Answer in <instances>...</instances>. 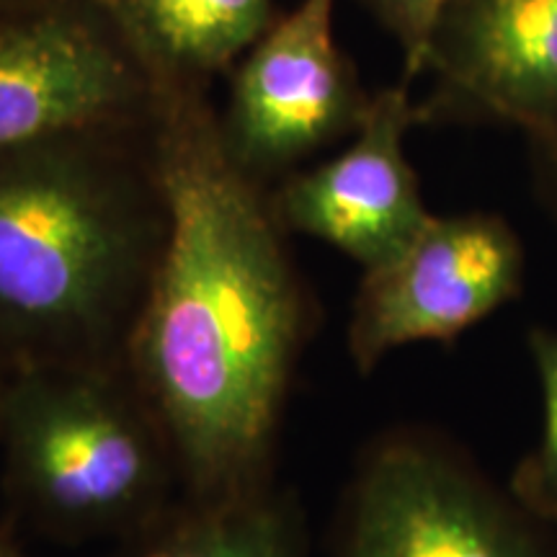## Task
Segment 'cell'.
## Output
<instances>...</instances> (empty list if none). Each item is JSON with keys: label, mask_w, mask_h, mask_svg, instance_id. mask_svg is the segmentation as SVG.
<instances>
[{"label": "cell", "mask_w": 557, "mask_h": 557, "mask_svg": "<svg viewBox=\"0 0 557 557\" xmlns=\"http://www.w3.org/2000/svg\"><path fill=\"white\" fill-rule=\"evenodd\" d=\"M150 148L169 233L124 364L169 434L181 496H235L271 483L308 295L271 186L230 158L207 83L156 78Z\"/></svg>", "instance_id": "cell-1"}, {"label": "cell", "mask_w": 557, "mask_h": 557, "mask_svg": "<svg viewBox=\"0 0 557 557\" xmlns=\"http://www.w3.org/2000/svg\"><path fill=\"white\" fill-rule=\"evenodd\" d=\"M165 233L150 122L0 148V374L124 361Z\"/></svg>", "instance_id": "cell-2"}, {"label": "cell", "mask_w": 557, "mask_h": 557, "mask_svg": "<svg viewBox=\"0 0 557 557\" xmlns=\"http://www.w3.org/2000/svg\"><path fill=\"white\" fill-rule=\"evenodd\" d=\"M0 459L11 506L62 537L139 534L181 491L169 434L124 361L9 374Z\"/></svg>", "instance_id": "cell-3"}, {"label": "cell", "mask_w": 557, "mask_h": 557, "mask_svg": "<svg viewBox=\"0 0 557 557\" xmlns=\"http://www.w3.org/2000/svg\"><path fill=\"white\" fill-rule=\"evenodd\" d=\"M540 524L449 442L403 429L357 465L336 557H557Z\"/></svg>", "instance_id": "cell-4"}, {"label": "cell", "mask_w": 557, "mask_h": 557, "mask_svg": "<svg viewBox=\"0 0 557 557\" xmlns=\"http://www.w3.org/2000/svg\"><path fill=\"white\" fill-rule=\"evenodd\" d=\"M156 78L103 0H21L0 11V148L143 127Z\"/></svg>", "instance_id": "cell-5"}, {"label": "cell", "mask_w": 557, "mask_h": 557, "mask_svg": "<svg viewBox=\"0 0 557 557\" xmlns=\"http://www.w3.org/2000/svg\"><path fill=\"white\" fill-rule=\"evenodd\" d=\"M336 0H299L230 70L218 109L230 158L263 186L302 169L364 122L372 94L333 32Z\"/></svg>", "instance_id": "cell-6"}, {"label": "cell", "mask_w": 557, "mask_h": 557, "mask_svg": "<svg viewBox=\"0 0 557 557\" xmlns=\"http://www.w3.org/2000/svg\"><path fill=\"white\" fill-rule=\"evenodd\" d=\"M524 250L504 218H431L398 259L364 271L346 346L361 374L403 346L455 341L521 292Z\"/></svg>", "instance_id": "cell-7"}, {"label": "cell", "mask_w": 557, "mask_h": 557, "mask_svg": "<svg viewBox=\"0 0 557 557\" xmlns=\"http://www.w3.org/2000/svg\"><path fill=\"white\" fill-rule=\"evenodd\" d=\"M416 124L410 83L372 94L346 150L271 186L282 227L329 243L364 271L398 259L434 218L406 156V137Z\"/></svg>", "instance_id": "cell-8"}, {"label": "cell", "mask_w": 557, "mask_h": 557, "mask_svg": "<svg viewBox=\"0 0 557 557\" xmlns=\"http://www.w3.org/2000/svg\"><path fill=\"white\" fill-rule=\"evenodd\" d=\"M418 124L557 127V0H444Z\"/></svg>", "instance_id": "cell-9"}, {"label": "cell", "mask_w": 557, "mask_h": 557, "mask_svg": "<svg viewBox=\"0 0 557 557\" xmlns=\"http://www.w3.org/2000/svg\"><path fill=\"white\" fill-rule=\"evenodd\" d=\"M152 78L230 75L276 18L274 0H103Z\"/></svg>", "instance_id": "cell-10"}, {"label": "cell", "mask_w": 557, "mask_h": 557, "mask_svg": "<svg viewBox=\"0 0 557 557\" xmlns=\"http://www.w3.org/2000/svg\"><path fill=\"white\" fill-rule=\"evenodd\" d=\"M135 557H302L295 506L271 483L222 498H184L139 532Z\"/></svg>", "instance_id": "cell-11"}, {"label": "cell", "mask_w": 557, "mask_h": 557, "mask_svg": "<svg viewBox=\"0 0 557 557\" xmlns=\"http://www.w3.org/2000/svg\"><path fill=\"white\" fill-rule=\"evenodd\" d=\"M542 387V436L511 478V496L542 524H557V331L529 333Z\"/></svg>", "instance_id": "cell-12"}, {"label": "cell", "mask_w": 557, "mask_h": 557, "mask_svg": "<svg viewBox=\"0 0 557 557\" xmlns=\"http://www.w3.org/2000/svg\"><path fill=\"white\" fill-rule=\"evenodd\" d=\"M403 52V81L413 83L423 70L429 39L444 0H359Z\"/></svg>", "instance_id": "cell-13"}, {"label": "cell", "mask_w": 557, "mask_h": 557, "mask_svg": "<svg viewBox=\"0 0 557 557\" xmlns=\"http://www.w3.org/2000/svg\"><path fill=\"white\" fill-rule=\"evenodd\" d=\"M534 194L557 225V127L527 135Z\"/></svg>", "instance_id": "cell-14"}, {"label": "cell", "mask_w": 557, "mask_h": 557, "mask_svg": "<svg viewBox=\"0 0 557 557\" xmlns=\"http://www.w3.org/2000/svg\"><path fill=\"white\" fill-rule=\"evenodd\" d=\"M0 557H24V555H21L18 549L13 547L9 540H3V537H0Z\"/></svg>", "instance_id": "cell-15"}, {"label": "cell", "mask_w": 557, "mask_h": 557, "mask_svg": "<svg viewBox=\"0 0 557 557\" xmlns=\"http://www.w3.org/2000/svg\"><path fill=\"white\" fill-rule=\"evenodd\" d=\"M16 3H21V0H0V11L11 9V5H16Z\"/></svg>", "instance_id": "cell-16"}, {"label": "cell", "mask_w": 557, "mask_h": 557, "mask_svg": "<svg viewBox=\"0 0 557 557\" xmlns=\"http://www.w3.org/2000/svg\"><path fill=\"white\" fill-rule=\"evenodd\" d=\"M3 380H5V377H3V374H0V393H3Z\"/></svg>", "instance_id": "cell-17"}]
</instances>
